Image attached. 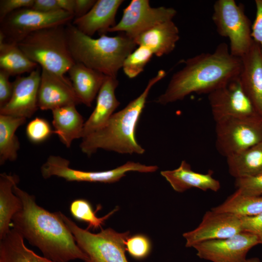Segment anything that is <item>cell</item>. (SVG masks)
Here are the masks:
<instances>
[{
    "instance_id": "6da1fadb",
    "label": "cell",
    "mask_w": 262,
    "mask_h": 262,
    "mask_svg": "<svg viewBox=\"0 0 262 262\" xmlns=\"http://www.w3.org/2000/svg\"><path fill=\"white\" fill-rule=\"evenodd\" d=\"M20 199L22 207L13 216V228L32 246L37 247L43 256L56 262L80 259L84 262L86 255L77 245L63 221L60 212H50L37 205L35 196L19 188H13Z\"/></svg>"
},
{
    "instance_id": "7a4b0ae2",
    "label": "cell",
    "mask_w": 262,
    "mask_h": 262,
    "mask_svg": "<svg viewBox=\"0 0 262 262\" xmlns=\"http://www.w3.org/2000/svg\"><path fill=\"white\" fill-rule=\"evenodd\" d=\"M241 66V59L232 55L228 45L222 43L213 52L187 59L183 68L173 74L156 102L166 105L182 100L193 93L208 94L238 77Z\"/></svg>"
},
{
    "instance_id": "3957f363",
    "label": "cell",
    "mask_w": 262,
    "mask_h": 262,
    "mask_svg": "<svg viewBox=\"0 0 262 262\" xmlns=\"http://www.w3.org/2000/svg\"><path fill=\"white\" fill-rule=\"evenodd\" d=\"M165 75L164 70L158 71L139 96L115 113L100 129L82 138L80 145L82 151L89 156L98 149L120 154H143L145 149L136 140V127L150 89Z\"/></svg>"
},
{
    "instance_id": "277c9868",
    "label": "cell",
    "mask_w": 262,
    "mask_h": 262,
    "mask_svg": "<svg viewBox=\"0 0 262 262\" xmlns=\"http://www.w3.org/2000/svg\"><path fill=\"white\" fill-rule=\"evenodd\" d=\"M66 30L69 49L75 63L82 64L107 76L116 77L124 60L136 46L124 33L115 36L104 34L95 39L70 23Z\"/></svg>"
},
{
    "instance_id": "5b68a950",
    "label": "cell",
    "mask_w": 262,
    "mask_h": 262,
    "mask_svg": "<svg viewBox=\"0 0 262 262\" xmlns=\"http://www.w3.org/2000/svg\"><path fill=\"white\" fill-rule=\"evenodd\" d=\"M17 45L32 61L60 77L75 63L70 53L65 25L34 32Z\"/></svg>"
},
{
    "instance_id": "8992f818",
    "label": "cell",
    "mask_w": 262,
    "mask_h": 262,
    "mask_svg": "<svg viewBox=\"0 0 262 262\" xmlns=\"http://www.w3.org/2000/svg\"><path fill=\"white\" fill-rule=\"evenodd\" d=\"M60 213L77 245L88 257L85 262H129L125 241L130 236L129 231L118 232L108 228L92 233L79 227L61 212Z\"/></svg>"
},
{
    "instance_id": "52a82bcc",
    "label": "cell",
    "mask_w": 262,
    "mask_h": 262,
    "mask_svg": "<svg viewBox=\"0 0 262 262\" xmlns=\"http://www.w3.org/2000/svg\"><path fill=\"white\" fill-rule=\"evenodd\" d=\"M212 19L218 34L229 38L232 55L241 58L247 53L254 40L243 5L234 0H217L213 5Z\"/></svg>"
},
{
    "instance_id": "ba28073f",
    "label": "cell",
    "mask_w": 262,
    "mask_h": 262,
    "mask_svg": "<svg viewBox=\"0 0 262 262\" xmlns=\"http://www.w3.org/2000/svg\"><path fill=\"white\" fill-rule=\"evenodd\" d=\"M69 161L59 156L50 155L41 167L44 179L52 176L63 178L68 181L111 183L119 181L130 171L151 173L157 171V165H147L128 161L113 169L101 171H87L70 167Z\"/></svg>"
},
{
    "instance_id": "9c48e42d",
    "label": "cell",
    "mask_w": 262,
    "mask_h": 262,
    "mask_svg": "<svg viewBox=\"0 0 262 262\" xmlns=\"http://www.w3.org/2000/svg\"><path fill=\"white\" fill-rule=\"evenodd\" d=\"M215 146L227 158L262 142V118L228 117L215 121Z\"/></svg>"
},
{
    "instance_id": "30bf717a",
    "label": "cell",
    "mask_w": 262,
    "mask_h": 262,
    "mask_svg": "<svg viewBox=\"0 0 262 262\" xmlns=\"http://www.w3.org/2000/svg\"><path fill=\"white\" fill-rule=\"evenodd\" d=\"M74 16L63 10L44 13L31 8L17 10L0 21L5 41L17 43L30 33L45 28L66 25Z\"/></svg>"
},
{
    "instance_id": "8fae6325",
    "label": "cell",
    "mask_w": 262,
    "mask_h": 262,
    "mask_svg": "<svg viewBox=\"0 0 262 262\" xmlns=\"http://www.w3.org/2000/svg\"><path fill=\"white\" fill-rule=\"evenodd\" d=\"M208 95L215 122L228 117L262 118L245 91L239 76Z\"/></svg>"
},
{
    "instance_id": "7c38bea8",
    "label": "cell",
    "mask_w": 262,
    "mask_h": 262,
    "mask_svg": "<svg viewBox=\"0 0 262 262\" xmlns=\"http://www.w3.org/2000/svg\"><path fill=\"white\" fill-rule=\"evenodd\" d=\"M176 10L171 7H152L148 0H132L123 12L120 20L108 30L123 32L134 39L142 33L166 21L173 20Z\"/></svg>"
},
{
    "instance_id": "4fadbf2b",
    "label": "cell",
    "mask_w": 262,
    "mask_h": 262,
    "mask_svg": "<svg viewBox=\"0 0 262 262\" xmlns=\"http://www.w3.org/2000/svg\"><path fill=\"white\" fill-rule=\"evenodd\" d=\"M259 244L255 236L242 231L229 238L204 241L193 247L200 259L211 262H245L248 251Z\"/></svg>"
},
{
    "instance_id": "5bb4252c",
    "label": "cell",
    "mask_w": 262,
    "mask_h": 262,
    "mask_svg": "<svg viewBox=\"0 0 262 262\" xmlns=\"http://www.w3.org/2000/svg\"><path fill=\"white\" fill-rule=\"evenodd\" d=\"M242 231L241 216L211 209L204 213L196 228L182 235L185 246L193 247L204 241L229 238Z\"/></svg>"
},
{
    "instance_id": "9a60e30c",
    "label": "cell",
    "mask_w": 262,
    "mask_h": 262,
    "mask_svg": "<svg viewBox=\"0 0 262 262\" xmlns=\"http://www.w3.org/2000/svg\"><path fill=\"white\" fill-rule=\"evenodd\" d=\"M41 72L38 66L27 76H17L13 82L12 96L0 114L15 117L30 118L39 109L38 94Z\"/></svg>"
},
{
    "instance_id": "2e32d148",
    "label": "cell",
    "mask_w": 262,
    "mask_h": 262,
    "mask_svg": "<svg viewBox=\"0 0 262 262\" xmlns=\"http://www.w3.org/2000/svg\"><path fill=\"white\" fill-rule=\"evenodd\" d=\"M71 82L44 69H41L38 94V106L42 110L81 104Z\"/></svg>"
},
{
    "instance_id": "e0dca14e",
    "label": "cell",
    "mask_w": 262,
    "mask_h": 262,
    "mask_svg": "<svg viewBox=\"0 0 262 262\" xmlns=\"http://www.w3.org/2000/svg\"><path fill=\"white\" fill-rule=\"evenodd\" d=\"M239 78L246 94L262 118V53L254 41L242 57Z\"/></svg>"
},
{
    "instance_id": "ac0fdd59",
    "label": "cell",
    "mask_w": 262,
    "mask_h": 262,
    "mask_svg": "<svg viewBox=\"0 0 262 262\" xmlns=\"http://www.w3.org/2000/svg\"><path fill=\"white\" fill-rule=\"evenodd\" d=\"M122 0H98L83 16L74 18L72 24L83 33L92 37L104 34L116 24L115 16Z\"/></svg>"
},
{
    "instance_id": "d6986e66",
    "label": "cell",
    "mask_w": 262,
    "mask_h": 262,
    "mask_svg": "<svg viewBox=\"0 0 262 262\" xmlns=\"http://www.w3.org/2000/svg\"><path fill=\"white\" fill-rule=\"evenodd\" d=\"M164 177L175 191L184 192L193 188L204 191H212L216 192L220 188L219 180L214 178L212 173H200L192 169L186 161H182L180 166L173 170L161 171Z\"/></svg>"
},
{
    "instance_id": "ffe728a7",
    "label": "cell",
    "mask_w": 262,
    "mask_h": 262,
    "mask_svg": "<svg viewBox=\"0 0 262 262\" xmlns=\"http://www.w3.org/2000/svg\"><path fill=\"white\" fill-rule=\"evenodd\" d=\"M118 85L116 77L106 76L97 96L96 106L84 122L82 138L102 127L120 104L115 91Z\"/></svg>"
},
{
    "instance_id": "44dd1931",
    "label": "cell",
    "mask_w": 262,
    "mask_h": 262,
    "mask_svg": "<svg viewBox=\"0 0 262 262\" xmlns=\"http://www.w3.org/2000/svg\"><path fill=\"white\" fill-rule=\"evenodd\" d=\"M180 39L179 30L173 20L160 23L142 33L134 39L136 45L144 46L158 57L171 53Z\"/></svg>"
},
{
    "instance_id": "7402d4cb",
    "label": "cell",
    "mask_w": 262,
    "mask_h": 262,
    "mask_svg": "<svg viewBox=\"0 0 262 262\" xmlns=\"http://www.w3.org/2000/svg\"><path fill=\"white\" fill-rule=\"evenodd\" d=\"M67 72L81 103L91 107L107 76L79 63H75Z\"/></svg>"
},
{
    "instance_id": "603a6c76",
    "label": "cell",
    "mask_w": 262,
    "mask_h": 262,
    "mask_svg": "<svg viewBox=\"0 0 262 262\" xmlns=\"http://www.w3.org/2000/svg\"><path fill=\"white\" fill-rule=\"evenodd\" d=\"M53 133L67 147H70L74 140L82 138L84 124L82 115L76 105H66L51 111Z\"/></svg>"
},
{
    "instance_id": "cb8c5ba5",
    "label": "cell",
    "mask_w": 262,
    "mask_h": 262,
    "mask_svg": "<svg viewBox=\"0 0 262 262\" xmlns=\"http://www.w3.org/2000/svg\"><path fill=\"white\" fill-rule=\"evenodd\" d=\"M18 182L19 178L15 174H0V240L10 231L12 218L22 207L20 199L13 191Z\"/></svg>"
},
{
    "instance_id": "d4e9b609",
    "label": "cell",
    "mask_w": 262,
    "mask_h": 262,
    "mask_svg": "<svg viewBox=\"0 0 262 262\" xmlns=\"http://www.w3.org/2000/svg\"><path fill=\"white\" fill-rule=\"evenodd\" d=\"M0 262H56L29 249L23 237L14 228L0 240Z\"/></svg>"
},
{
    "instance_id": "484cf974",
    "label": "cell",
    "mask_w": 262,
    "mask_h": 262,
    "mask_svg": "<svg viewBox=\"0 0 262 262\" xmlns=\"http://www.w3.org/2000/svg\"><path fill=\"white\" fill-rule=\"evenodd\" d=\"M226 159L229 172L235 179L262 173V142Z\"/></svg>"
},
{
    "instance_id": "4316f807",
    "label": "cell",
    "mask_w": 262,
    "mask_h": 262,
    "mask_svg": "<svg viewBox=\"0 0 262 262\" xmlns=\"http://www.w3.org/2000/svg\"><path fill=\"white\" fill-rule=\"evenodd\" d=\"M26 118L0 114V164L15 161L20 144L16 135V130L25 124Z\"/></svg>"
},
{
    "instance_id": "83f0119b",
    "label": "cell",
    "mask_w": 262,
    "mask_h": 262,
    "mask_svg": "<svg viewBox=\"0 0 262 262\" xmlns=\"http://www.w3.org/2000/svg\"><path fill=\"white\" fill-rule=\"evenodd\" d=\"M38 65L30 59L15 42L0 43V70L10 76L31 73Z\"/></svg>"
},
{
    "instance_id": "f1b7e54d",
    "label": "cell",
    "mask_w": 262,
    "mask_h": 262,
    "mask_svg": "<svg viewBox=\"0 0 262 262\" xmlns=\"http://www.w3.org/2000/svg\"><path fill=\"white\" fill-rule=\"evenodd\" d=\"M211 209L240 216L255 215L262 213V196L246 195L236 190L221 204Z\"/></svg>"
},
{
    "instance_id": "f546056e",
    "label": "cell",
    "mask_w": 262,
    "mask_h": 262,
    "mask_svg": "<svg viewBox=\"0 0 262 262\" xmlns=\"http://www.w3.org/2000/svg\"><path fill=\"white\" fill-rule=\"evenodd\" d=\"M69 209L71 215L75 219L87 223L89 226L88 228L94 229L101 228L105 221L117 210L115 209L105 216L98 217L90 202L84 199L73 200L70 204Z\"/></svg>"
},
{
    "instance_id": "4dcf8cb0",
    "label": "cell",
    "mask_w": 262,
    "mask_h": 262,
    "mask_svg": "<svg viewBox=\"0 0 262 262\" xmlns=\"http://www.w3.org/2000/svg\"><path fill=\"white\" fill-rule=\"evenodd\" d=\"M153 54L147 48L138 46L124 60L122 68L130 78H134L144 71Z\"/></svg>"
},
{
    "instance_id": "1f68e13d",
    "label": "cell",
    "mask_w": 262,
    "mask_h": 262,
    "mask_svg": "<svg viewBox=\"0 0 262 262\" xmlns=\"http://www.w3.org/2000/svg\"><path fill=\"white\" fill-rule=\"evenodd\" d=\"M25 131L28 139L35 144L45 141L53 133L49 122L39 117L30 121L27 125Z\"/></svg>"
},
{
    "instance_id": "d6a6232c",
    "label": "cell",
    "mask_w": 262,
    "mask_h": 262,
    "mask_svg": "<svg viewBox=\"0 0 262 262\" xmlns=\"http://www.w3.org/2000/svg\"><path fill=\"white\" fill-rule=\"evenodd\" d=\"M126 251L133 258L142 260L150 254L151 244L149 238L143 234L129 236L125 241Z\"/></svg>"
},
{
    "instance_id": "836d02e7",
    "label": "cell",
    "mask_w": 262,
    "mask_h": 262,
    "mask_svg": "<svg viewBox=\"0 0 262 262\" xmlns=\"http://www.w3.org/2000/svg\"><path fill=\"white\" fill-rule=\"evenodd\" d=\"M235 185L237 190L243 194L252 196H262V173L235 179Z\"/></svg>"
},
{
    "instance_id": "e575fe53",
    "label": "cell",
    "mask_w": 262,
    "mask_h": 262,
    "mask_svg": "<svg viewBox=\"0 0 262 262\" xmlns=\"http://www.w3.org/2000/svg\"><path fill=\"white\" fill-rule=\"evenodd\" d=\"M241 219L243 231L254 235L260 244H262V213L252 216H241Z\"/></svg>"
},
{
    "instance_id": "d590c367",
    "label": "cell",
    "mask_w": 262,
    "mask_h": 262,
    "mask_svg": "<svg viewBox=\"0 0 262 262\" xmlns=\"http://www.w3.org/2000/svg\"><path fill=\"white\" fill-rule=\"evenodd\" d=\"M34 0H0V21L13 12L24 8H31Z\"/></svg>"
},
{
    "instance_id": "8d00e7d4",
    "label": "cell",
    "mask_w": 262,
    "mask_h": 262,
    "mask_svg": "<svg viewBox=\"0 0 262 262\" xmlns=\"http://www.w3.org/2000/svg\"><path fill=\"white\" fill-rule=\"evenodd\" d=\"M256 13L255 20L251 26V36L259 45L262 53V0L255 1Z\"/></svg>"
},
{
    "instance_id": "74e56055",
    "label": "cell",
    "mask_w": 262,
    "mask_h": 262,
    "mask_svg": "<svg viewBox=\"0 0 262 262\" xmlns=\"http://www.w3.org/2000/svg\"><path fill=\"white\" fill-rule=\"evenodd\" d=\"M10 76L0 70V108L10 100L13 91V82L9 81Z\"/></svg>"
},
{
    "instance_id": "f35d334b",
    "label": "cell",
    "mask_w": 262,
    "mask_h": 262,
    "mask_svg": "<svg viewBox=\"0 0 262 262\" xmlns=\"http://www.w3.org/2000/svg\"><path fill=\"white\" fill-rule=\"evenodd\" d=\"M31 8L44 13L61 10L57 0H34Z\"/></svg>"
},
{
    "instance_id": "ab89813d",
    "label": "cell",
    "mask_w": 262,
    "mask_h": 262,
    "mask_svg": "<svg viewBox=\"0 0 262 262\" xmlns=\"http://www.w3.org/2000/svg\"><path fill=\"white\" fill-rule=\"evenodd\" d=\"M96 0H75L74 18L81 17L86 14L93 7Z\"/></svg>"
},
{
    "instance_id": "60d3db41",
    "label": "cell",
    "mask_w": 262,
    "mask_h": 262,
    "mask_svg": "<svg viewBox=\"0 0 262 262\" xmlns=\"http://www.w3.org/2000/svg\"><path fill=\"white\" fill-rule=\"evenodd\" d=\"M57 1L61 10L74 15L75 0H57Z\"/></svg>"
},
{
    "instance_id": "b9f144b4",
    "label": "cell",
    "mask_w": 262,
    "mask_h": 262,
    "mask_svg": "<svg viewBox=\"0 0 262 262\" xmlns=\"http://www.w3.org/2000/svg\"><path fill=\"white\" fill-rule=\"evenodd\" d=\"M245 262H260V261L258 258H252L246 259Z\"/></svg>"
},
{
    "instance_id": "7bdbcfd3",
    "label": "cell",
    "mask_w": 262,
    "mask_h": 262,
    "mask_svg": "<svg viewBox=\"0 0 262 262\" xmlns=\"http://www.w3.org/2000/svg\"></svg>"
}]
</instances>
